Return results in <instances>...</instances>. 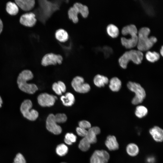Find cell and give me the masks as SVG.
Returning a JSON list of instances; mask_svg holds the SVG:
<instances>
[{
    "mask_svg": "<svg viewBox=\"0 0 163 163\" xmlns=\"http://www.w3.org/2000/svg\"><path fill=\"white\" fill-rule=\"evenodd\" d=\"M150 32L149 28L146 27L141 28L138 31L136 46L138 50L141 52L147 51L156 42L157 40L155 37H149Z\"/></svg>",
    "mask_w": 163,
    "mask_h": 163,
    "instance_id": "cell-1",
    "label": "cell"
},
{
    "mask_svg": "<svg viewBox=\"0 0 163 163\" xmlns=\"http://www.w3.org/2000/svg\"><path fill=\"white\" fill-rule=\"evenodd\" d=\"M34 77L32 72L24 70L19 73L17 79L19 88L21 91L27 94H33L38 90L37 86L34 84L28 83L27 82L32 79Z\"/></svg>",
    "mask_w": 163,
    "mask_h": 163,
    "instance_id": "cell-2",
    "label": "cell"
},
{
    "mask_svg": "<svg viewBox=\"0 0 163 163\" xmlns=\"http://www.w3.org/2000/svg\"><path fill=\"white\" fill-rule=\"evenodd\" d=\"M138 30L134 24H130L123 27L121 30L122 34L125 36L128 34L131 37L126 38L122 37L121 41L123 46L126 49H131L136 46L138 41Z\"/></svg>",
    "mask_w": 163,
    "mask_h": 163,
    "instance_id": "cell-3",
    "label": "cell"
},
{
    "mask_svg": "<svg viewBox=\"0 0 163 163\" xmlns=\"http://www.w3.org/2000/svg\"><path fill=\"white\" fill-rule=\"evenodd\" d=\"M143 58V54L142 52L132 50L124 53L119 58L118 62L121 67L125 69L130 61L136 64H139L141 63Z\"/></svg>",
    "mask_w": 163,
    "mask_h": 163,
    "instance_id": "cell-4",
    "label": "cell"
},
{
    "mask_svg": "<svg viewBox=\"0 0 163 163\" xmlns=\"http://www.w3.org/2000/svg\"><path fill=\"white\" fill-rule=\"evenodd\" d=\"M127 87L130 91L135 94L132 101V104L136 105L141 103L146 96L144 89L139 84L132 82L127 83Z\"/></svg>",
    "mask_w": 163,
    "mask_h": 163,
    "instance_id": "cell-5",
    "label": "cell"
},
{
    "mask_svg": "<svg viewBox=\"0 0 163 163\" xmlns=\"http://www.w3.org/2000/svg\"><path fill=\"white\" fill-rule=\"evenodd\" d=\"M33 104L29 99L24 100L21 103L20 110L23 116L30 121L36 120L39 116V113L36 110L31 109Z\"/></svg>",
    "mask_w": 163,
    "mask_h": 163,
    "instance_id": "cell-6",
    "label": "cell"
},
{
    "mask_svg": "<svg viewBox=\"0 0 163 163\" xmlns=\"http://www.w3.org/2000/svg\"><path fill=\"white\" fill-rule=\"evenodd\" d=\"M71 85L74 90L79 93H86L90 89V85L87 83H84L83 78L79 76H76L73 78Z\"/></svg>",
    "mask_w": 163,
    "mask_h": 163,
    "instance_id": "cell-7",
    "label": "cell"
},
{
    "mask_svg": "<svg viewBox=\"0 0 163 163\" xmlns=\"http://www.w3.org/2000/svg\"><path fill=\"white\" fill-rule=\"evenodd\" d=\"M110 158L109 153L104 150H96L90 159V163H108Z\"/></svg>",
    "mask_w": 163,
    "mask_h": 163,
    "instance_id": "cell-8",
    "label": "cell"
},
{
    "mask_svg": "<svg viewBox=\"0 0 163 163\" xmlns=\"http://www.w3.org/2000/svg\"><path fill=\"white\" fill-rule=\"evenodd\" d=\"M63 60L62 56L59 54L49 53L46 54L42 58L41 64L44 66L61 64Z\"/></svg>",
    "mask_w": 163,
    "mask_h": 163,
    "instance_id": "cell-9",
    "label": "cell"
},
{
    "mask_svg": "<svg viewBox=\"0 0 163 163\" xmlns=\"http://www.w3.org/2000/svg\"><path fill=\"white\" fill-rule=\"evenodd\" d=\"M46 127L49 131L55 135H59L62 131L61 127L56 122L54 115L53 114H49L47 117L46 121Z\"/></svg>",
    "mask_w": 163,
    "mask_h": 163,
    "instance_id": "cell-10",
    "label": "cell"
},
{
    "mask_svg": "<svg viewBox=\"0 0 163 163\" xmlns=\"http://www.w3.org/2000/svg\"><path fill=\"white\" fill-rule=\"evenodd\" d=\"M57 98L56 96L47 93L40 94L37 97L38 102L42 107H50L53 106Z\"/></svg>",
    "mask_w": 163,
    "mask_h": 163,
    "instance_id": "cell-11",
    "label": "cell"
},
{
    "mask_svg": "<svg viewBox=\"0 0 163 163\" xmlns=\"http://www.w3.org/2000/svg\"><path fill=\"white\" fill-rule=\"evenodd\" d=\"M36 15L33 12H30L23 14L20 18V22L22 24L28 27L34 26L37 22Z\"/></svg>",
    "mask_w": 163,
    "mask_h": 163,
    "instance_id": "cell-12",
    "label": "cell"
},
{
    "mask_svg": "<svg viewBox=\"0 0 163 163\" xmlns=\"http://www.w3.org/2000/svg\"><path fill=\"white\" fill-rule=\"evenodd\" d=\"M149 133L153 139L157 142H161L163 140V129L157 126L151 128Z\"/></svg>",
    "mask_w": 163,
    "mask_h": 163,
    "instance_id": "cell-13",
    "label": "cell"
},
{
    "mask_svg": "<svg viewBox=\"0 0 163 163\" xmlns=\"http://www.w3.org/2000/svg\"><path fill=\"white\" fill-rule=\"evenodd\" d=\"M101 133V129L98 126L91 127L88 130L87 136L85 137L89 143L94 144L97 142L96 136Z\"/></svg>",
    "mask_w": 163,
    "mask_h": 163,
    "instance_id": "cell-14",
    "label": "cell"
},
{
    "mask_svg": "<svg viewBox=\"0 0 163 163\" xmlns=\"http://www.w3.org/2000/svg\"><path fill=\"white\" fill-rule=\"evenodd\" d=\"M15 2L18 7L26 11L33 9L35 4L34 0H15Z\"/></svg>",
    "mask_w": 163,
    "mask_h": 163,
    "instance_id": "cell-15",
    "label": "cell"
},
{
    "mask_svg": "<svg viewBox=\"0 0 163 163\" xmlns=\"http://www.w3.org/2000/svg\"><path fill=\"white\" fill-rule=\"evenodd\" d=\"M105 145L110 151L117 150L119 148V144L116 137L113 135H109L105 141Z\"/></svg>",
    "mask_w": 163,
    "mask_h": 163,
    "instance_id": "cell-16",
    "label": "cell"
},
{
    "mask_svg": "<svg viewBox=\"0 0 163 163\" xmlns=\"http://www.w3.org/2000/svg\"><path fill=\"white\" fill-rule=\"evenodd\" d=\"M60 99L63 104L67 107L72 106L75 101L74 95L70 92H67L65 96H62Z\"/></svg>",
    "mask_w": 163,
    "mask_h": 163,
    "instance_id": "cell-17",
    "label": "cell"
},
{
    "mask_svg": "<svg viewBox=\"0 0 163 163\" xmlns=\"http://www.w3.org/2000/svg\"><path fill=\"white\" fill-rule=\"evenodd\" d=\"M93 81L96 86L101 87L104 86L108 83L109 79L105 76L98 74L94 77Z\"/></svg>",
    "mask_w": 163,
    "mask_h": 163,
    "instance_id": "cell-18",
    "label": "cell"
},
{
    "mask_svg": "<svg viewBox=\"0 0 163 163\" xmlns=\"http://www.w3.org/2000/svg\"><path fill=\"white\" fill-rule=\"evenodd\" d=\"M109 82V88L112 91L117 92L120 89L122 83L120 80L118 78L114 77L112 78Z\"/></svg>",
    "mask_w": 163,
    "mask_h": 163,
    "instance_id": "cell-19",
    "label": "cell"
},
{
    "mask_svg": "<svg viewBox=\"0 0 163 163\" xmlns=\"http://www.w3.org/2000/svg\"><path fill=\"white\" fill-rule=\"evenodd\" d=\"M74 7L77 10L78 13H80L84 18H86L89 14V10L87 6L86 5L79 3H76L73 5Z\"/></svg>",
    "mask_w": 163,
    "mask_h": 163,
    "instance_id": "cell-20",
    "label": "cell"
},
{
    "mask_svg": "<svg viewBox=\"0 0 163 163\" xmlns=\"http://www.w3.org/2000/svg\"><path fill=\"white\" fill-rule=\"evenodd\" d=\"M126 150L127 154L132 157L136 156L139 152V149L138 145L133 143H130L127 145Z\"/></svg>",
    "mask_w": 163,
    "mask_h": 163,
    "instance_id": "cell-21",
    "label": "cell"
},
{
    "mask_svg": "<svg viewBox=\"0 0 163 163\" xmlns=\"http://www.w3.org/2000/svg\"><path fill=\"white\" fill-rule=\"evenodd\" d=\"M55 36L57 40L62 42L67 41L69 37L67 32L62 29H59L56 31Z\"/></svg>",
    "mask_w": 163,
    "mask_h": 163,
    "instance_id": "cell-22",
    "label": "cell"
},
{
    "mask_svg": "<svg viewBox=\"0 0 163 163\" xmlns=\"http://www.w3.org/2000/svg\"><path fill=\"white\" fill-rule=\"evenodd\" d=\"M6 11L10 15H16L19 11V8L17 5L14 2H8L6 5Z\"/></svg>",
    "mask_w": 163,
    "mask_h": 163,
    "instance_id": "cell-23",
    "label": "cell"
},
{
    "mask_svg": "<svg viewBox=\"0 0 163 163\" xmlns=\"http://www.w3.org/2000/svg\"><path fill=\"white\" fill-rule=\"evenodd\" d=\"M108 34L113 38H116L119 35V30L118 27L113 24H109L106 28Z\"/></svg>",
    "mask_w": 163,
    "mask_h": 163,
    "instance_id": "cell-24",
    "label": "cell"
},
{
    "mask_svg": "<svg viewBox=\"0 0 163 163\" xmlns=\"http://www.w3.org/2000/svg\"><path fill=\"white\" fill-rule=\"evenodd\" d=\"M146 59L151 62H154L158 60L160 58V54L155 51H148L145 54Z\"/></svg>",
    "mask_w": 163,
    "mask_h": 163,
    "instance_id": "cell-25",
    "label": "cell"
},
{
    "mask_svg": "<svg viewBox=\"0 0 163 163\" xmlns=\"http://www.w3.org/2000/svg\"><path fill=\"white\" fill-rule=\"evenodd\" d=\"M148 112V110L146 107L143 106L139 105L136 107L135 114L138 118H141L145 116Z\"/></svg>",
    "mask_w": 163,
    "mask_h": 163,
    "instance_id": "cell-26",
    "label": "cell"
},
{
    "mask_svg": "<svg viewBox=\"0 0 163 163\" xmlns=\"http://www.w3.org/2000/svg\"><path fill=\"white\" fill-rule=\"evenodd\" d=\"M78 14L76 9L73 7H71L68 11L69 18L75 23H76L78 22Z\"/></svg>",
    "mask_w": 163,
    "mask_h": 163,
    "instance_id": "cell-27",
    "label": "cell"
},
{
    "mask_svg": "<svg viewBox=\"0 0 163 163\" xmlns=\"http://www.w3.org/2000/svg\"><path fill=\"white\" fill-rule=\"evenodd\" d=\"M91 144L85 137H83L80 141L78 147L82 151L85 152L89 149Z\"/></svg>",
    "mask_w": 163,
    "mask_h": 163,
    "instance_id": "cell-28",
    "label": "cell"
},
{
    "mask_svg": "<svg viewBox=\"0 0 163 163\" xmlns=\"http://www.w3.org/2000/svg\"><path fill=\"white\" fill-rule=\"evenodd\" d=\"M56 151L58 155L62 156L65 155L67 153L68 148L64 144H61L57 145Z\"/></svg>",
    "mask_w": 163,
    "mask_h": 163,
    "instance_id": "cell-29",
    "label": "cell"
},
{
    "mask_svg": "<svg viewBox=\"0 0 163 163\" xmlns=\"http://www.w3.org/2000/svg\"><path fill=\"white\" fill-rule=\"evenodd\" d=\"M77 136L72 133H67L65 136L64 139L65 143L67 145H71L76 141Z\"/></svg>",
    "mask_w": 163,
    "mask_h": 163,
    "instance_id": "cell-30",
    "label": "cell"
},
{
    "mask_svg": "<svg viewBox=\"0 0 163 163\" xmlns=\"http://www.w3.org/2000/svg\"><path fill=\"white\" fill-rule=\"evenodd\" d=\"M54 118L57 123H64L67 119L66 116L64 113H57L54 115Z\"/></svg>",
    "mask_w": 163,
    "mask_h": 163,
    "instance_id": "cell-31",
    "label": "cell"
},
{
    "mask_svg": "<svg viewBox=\"0 0 163 163\" xmlns=\"http://www.w3.org/2000/svg\"><path fill=\"white\" fill-rule=\"evenodd\" d=\"M13 163H26V161L23 155L18 153L16 155Z\"/></svg>",
    "mask_w": 163,
    "mask_h": 163,
    "instance_id": "cell-32",
    "label": "cell"
},
{
    "mask_svg": "<svg viewBox=\"0 0 163 163\" xmlns=\"http://www.w3.org/2000/svg\"><path fill=\"white\" fill-rule=\"evenodd\" d=\"M79 127L85 129H89L91 127V125L90 123L88 121L83 120L80 121L79 123Z\"/></svg>",
    "mask_w": 163,
    "mask_h": 163,
    "instance_id": "cell-33",
    "label": "cell"
},
{
    "mask_svg": "<svg viewBox=\"0 0 163 163\" xmlns=\"http://www.w3.org/2000/svg\"><path fill=\"white\" fill-rule=\"evenodd\" d=\"M76 131L79 136L83 137H86L88 133V130L79 127L76 128Z\"/></svg>",
    "mask_w": 163,
    "mask_h": 163,
    "instance_id": "cell-34",
    "label": "cell"
},
{
    "mask_svg": "<svg viewBox=\"0 0 163 163\" xmlns=\"http://www.w3.org/2000/svg\"><path fill=\"white\" fill-rule=\"evenodd\" d=\"M52 88L53 91L56 94L58 95L62 94V93L57 83H54L52 85Z\"/></svg>",
    "mask_w": 163,
    "mask_h": 163,
    "instance_id": "cell-35",
    "label": "cell"
},
{
    "mask_svg": "<svg viewBox=\"0 0 163 163\" xmlns=\"http://www.w3.org/2000/svg\"><path fill=\"white\" fill-rule=\"evenodd\" d=\"M57 83L62 93L65 92L66 90V87L65 84L61 81H58Z\"/></svg>",
    "mask_w": 163,
    "mask_h": 163,
    "instance_id": "cell-36",
    "label": "cell"
},
{
    "mask_svg": "<svg viewBox=\"0 0 163 163\" xmlns=\"http://www.w3.org/2000/svg\"><path fill=\"white\" fill-rule=\"evenodd\" d=\"M146 161L147 163H154L155 161V159L153 156H149L147 158Z\"/></svg>",
    "mask_w": 163,
    "mask_h": 163,
    "instance_id": "cell-37",
    "label": "cell"
},
{
    "mask_svg": "<svg viewBox=\"0 0 163 163\" xmlns=\"http://www.w3.org/2000/svg\"><path fill=\"white\" fill-rule=\"evenodd\" d=\"M3 28V24L2 21L0 18V34L2 32Z\"/></svg>",
    "mask_w": 163,
    "mask_h": 163,
    "instance_id": "cell-38",
    "label": "cell"
},
{
    "mask_svg": "<svg viewBox=\"0 0 163 163\" xmlns=\"http://www.w3.org/2000/svg\"><path fill=\"white\" fill-rule=\"evenodd\" d=\"M160 53L162 56L163 55V47L162 46L161 49L160 50Z\"/></svg>",
    "mask_w": 163,
    "mask_h": 163,
    "instance_id": "cell-39",
    "label": "cell"
},
{
    "mask_svg": "<svg viewBox=\"0 0 163 163\" xmlns=\"http://www.w3.org/2000/svg\"><path fill=\"white\" fill-rule=\"evenodd\" d=\"M3 103V101L2 100V99L1 97L0 96V108H1L2 106V104Z\"/></svg>",
    "mask_w": 163,
    "mask_h": 163,
    "instance_id": "cell-40",
    "label": "cell"
},
{
    "mask_svg": "<svg viewBox=\"0 0 163 163\" xmlns=\"http://www.w3.org/2000/svg\"><path fill=\"white\" fill-rule=\"evenodd\" d=\"M65 163V162H62V163Z\"/></svg>",
    "mask_w": 163,
    "mask_h": 163,
    "instance_id": "cell-41",
    "label": "cell"
}]
</instances>
